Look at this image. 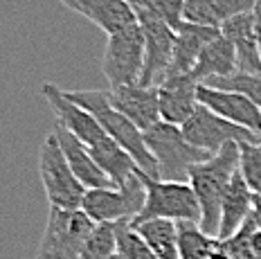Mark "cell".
<instances>
[{
  "instance_id": "6da1fadb",
  "label": "cell",
  "mask_w": 261,
  "mask_h": 259,
  "mask_svg": "<svg viewBox=\"0 0 261 259\" xmlns=\"http://www.w3.org/2000/svg\"><path fill=\"white\" fill-rule=\"evenodd\" d=\"M239 169V142H227L207 160L189 169V185L200 205V228L216 237L221 221V201Z\"/></svg>"
},
{
  "instance_id": "7a4b0ae2",
  "label": "cell",
  "mask_w": 261,
  "mask_h": 259,
  "mask_svg": "<svg viewBox=\"0 0 261 259\" xmlns=\"http://www.w3.org/2000/svg\"><path fill=\"white\" fill-rule=\"evenodd\" d=\"M63 93L68 99H72L74 104H79L81 109L90 111L97 117V122L108 136L133 156L140 171H144L151 178H158V163L144 142V131H140L126 115H122L111 104L108 90H63Z\"/></svg>"
},
{
  "instance_id": "3957f363",
  "label": "cell",
  "mask_w": 261,
  "mask_h": 259,
  "mask_svg": "<svg viewBox=\"0 0 261 259\" xmlns=\"http://www.w3.org/2000/svg\"><path fill=\"white\" fill-rule=\"evenodd\" d=\"M144 142L158 163V178L162 180H189V169L207 160V151L194 147L182 136V128L160 120L144 131Z\"/></svg>"
},
{
  "instance_id": "277c9868",
  "label": "cell",
  "mask_w": 261,
  "mask_h": 259,
  "mask_svg": "<svg viewBox=\"0 0 261 259\" xmlns=\"http://www.w3.org/2000/svg\"><path fill=\"white\" fill-rule=\"evenodd\" d=\"M39 174H41L45 196L52 208L81 210V203H84V196L88 190L81 185V180L74 176V171L70 169L68 158H65L54 131L41 142Z\"/></svg>"
},
{
  "instance_id": "5b68a950",
  "label": "cell",
  "mask_w": 261,
  "mask_h": 259,
  "mask_svg": "<svg viewBox=\"0 0 261 259\" xmlns=\"http://www.w3.org/2000/svg\"><path fill=\"white\" fill-rule=\"evenodd\" d=\"M144 183V205L135 221L146 219H169V221H198L200 223V205L192 190V185L185 180H162L151 178L140 171Z\"/></svg>"
},
{
  "instance_id": "8992f818",
  "label": "cell",
  "mask_w": 261,
  "mask_h": 259,
  "mask_svg": "<svg viewBox=\"0 0 261 259\" xmlns=\"http://www.w3.org/2000/svg\"><path fill=\"white\" fill-rule=\"evenodd\" d=\"M95 225L84 210H61L50 205L36 259H77Z\"/></svg>"
},
{
  "instance_id": "52a82bcc",
  "label": "cell",
  "mask_w": 261,
  "mask_h": 259,
  "mask_svg": "<svg viewBox=\"0 0 261 259\" xmlns=\"http://www.w3.org/2000/svg\"><path fill=\"white\" fill-rule=\"evenodd\" d=\"M144 183L140 176V169L128 178L124 185L111 187H95L88 190L81 203L88 217L95 223H119V221H133L140 214L144 205Z\"/></svg>"
},
{
  "instance_id": "ba28073f",
  "label": "cell",
  "mask_w": 261,
  "mask_h": 259,
  "mask_svg": "<svg viewBox=\"0 0 261 259\" xmlns=\"http://www.w3.org/2000/svg\"><path fill=\"white\" fill-rule=\"evenodd\" d=\"M101 72L111 88L140 84L144 72V34L138 23L108 34Z\"/></svg>"
},
{
  "instance_id": "9c48e42d",
  "label": "cell",
  "mask_w": 261,
  "mask_h": 259,
  "mask_svg": "<svg viewBox=\"0 0 261 259\" xmlns=\"http://www.w3.org/2000/svg\"><path fill=\"white\" fill-rule=\"evenodd\" d=\"M182 136L194 144V147L216 153L227 142H261V133L250 131L241 124L227 122L225 117L216 115L207 106L198 104L194 113L182 122Z\"/></svg>"
},
{
  "instance_id": "30bf717a",
  "label": "cell",
  "mask_w": 261,
  "mask_h": 259,
  "mask_svg": "<svg viewBox=\"0 0 261 259\" xmlns=\"http://www.w3.org/2000/svg\"><path fill=\"white\" fill-rule=\"evenodd\" d=\"M138 25L144 34V72L140 84L158 86L169 70L176 45V30L153 16H138Z\"/></svg>"
},
{
  "instance_id": "8fae6325",
  "label": "cell",
  "mask_w": 261,
  "mask_h": 259,
  "mask_svg": "<svg viewBox=\"0 0 261 259\" xmlns=\"http://www.w3.org/2000/svg\"><path fill=\"white\" fill-rule=\"evenodd\" d=\"M41 93L47 99L50 109L54 111L59 124L68 128L70 133H74V136H77L81 142L86 144V147H92V144H97L99 140H104L108 136L104 128H101V124L97 122V117L92 115L90 111L81 109L79 104H74L72 99H68V97H65L61 86L43 84Z\"/></svg>"
},
{
  "instance_id": "7c38bea8",
  "label": "cell",
  "mask_w": 261,
  "mask_h": 259,
  "mask_svg": "<svg viewBox=\"0 0 261 259\" xmlns=\"http://www.w3.org/2000/svg\"><path fill=\"white\" fill-rule=\"evenodd\" d=\"M155 88L160 117L169 124L182 126V122L198 106V82L194 79V74H169Z\"/></svg>"
},
{
  "instance_id": "4fadbf2b",
  "label": "cell",
  "mask_w": 261,
  "mask_h": 259,
  "mask_svg": "<svg viewBox=\"0 0 261 259\" xmlns=\"http://www.w3.org/2000/svg\"><path fill=\"white\" fill-rule=\"evenodd\" d=\"M108 97H111V104L122 115H126L140 131H146L162 120L155 86H115V88H108Z\"/></svg>"
},
{
  "instance_id": "5bb4252c",
  "label": "cell",
  "mask_w": 261,
  "mask_h": 259,
  "mask_svg": "<svg viewBox=\"0 0 261 259\" xmlns=\"http://www.w3.org/2000/svg\"><path fill=\"white\" fill-rule=\"evenodd\" d=\"M198 104L207 106L210 111L225 117L227 122L241 124L250 131L261 133V109L241 93L198 84Z\"/></svg>"
},
{
  "instance_id": "9a60e30c",
  "label": "cell",
  "mask_w": 261,
  "mask_h": 259,
  "mask_svg": "<svg viewBox=\"0 0 261 259\" xmlns=\"http://www.w3.org/2000/svg\"><path fill=\"white\" fill-rule=\"evenodd\" d=\"M59 3L95 23L101 32H106V36L138 23L133 7L126 0H59Z\"/></svg>"
},
{
  "instance_id": "2e32d148",
  "label": "cell",
  "mask_w": 261,
  "mask_h": 259,
  "mask_svg": "<svg viewBox=\"0 0 261 259\" xmlns=\"http://www.w3.org/2000/svg\"><path fill=\"white\" fill-rule=\"evenodd\" d=\"M54 133H57L59 138V144H61L65 158H68V165L70 169L74 171V176L81 180V185L86 187V190H95V187H111V178H108L104 171H101V167L95 163V158H92L90 149L86 147L81 140L74 136V133H70L65 126L61 124H54Z\"/></svg>"
},
{
  "instance_id": "e0dca14e",
  "label": "cell",
  "mask_w": 261,
  "mask_h": 259,
  "mask_svg": "<svg viewBox=\"0 0 261 259\" xmlns=\"http://www.w3.org/2000/svg\"><path fill=\"white\" fill-rule=\"evenodd\" d=\"M221 34H225L234 45L237 70L239 72H261V52L254 36V14L252 9L227 18L221 25Z\"/></svg>"
},
{
  "instance_id": "ac0fdd59",
  "label": "cell",
  "mask_w": 261,
  "mask_h": 259,
  "mask_svg": "<svg viewBox=\"0 0 261 259\" xmlns=\"http://www.w3.org/2000/svg\"><path fill=\"white\" fill-rule=\"evenodd\" d=\"M221 30L219 28H207V25H196V23H185L176 30V45H173V57L169 63L165 77L169 74H187L192 72L196 61H198L200 52L207 43L219 36Z\"/></svg>"
},
{
  "instance_id": "d6986e66",
  "label": "cell",
  "mask_w": 261,
  "mask_h": 259,
  "mask_svg": "<svg viewBox=\"0 0 261 259\" xmlns=\"http://www.w3.org/2000/svg\"><path fill=\"white\" fill-rule=\"evenodd\" d=\"M252 201H254V192L248 187V183L243 180V176L237 169L221 201V221H219V232H216L219 241L232 237L246 223V219L250 217V210H252Z\"/></svg>"
},
{
  "instance_id": "ffe728a7",
  "label": "cell",
  "mask_w": 261,
  "mask_h": 259,
  "mask_svg": "<svg viewBox=\"0 0 261 259\" xmlns=\"http://www.w3.org/2000/svg\"><path fill=\"white\" fill-rule=\"evenodd\" d=\"M232 72H237L234 45H232V41L225 34H219L203 47L192 74L196 82L203 84L212 77H227Z\"/></svg>"
},
{
  "instance_id": "44dd1931",
  "label": "cell",
  "mask_w": 261,
  "mask_h": 259,
  "mask_svg": "<svg viewBox=\"0 0 261 259\" xmlns=\"http://www.w3.org/2000/svg\"><path fill=\"white\" fill-rule=\"evenodd\" d=\"M185 3V20L207 28H221L227 18L250 9L257 0H182Z\"/></svg>"
},
{
  "instance_id": "7402d4cb",
  "label": "cell",
  "mask_w": 261,
  "mask_h": 259,
  "mask_svg": "<svg viewBox=\"0 0 261 259\" xmlns=\"http://www.w3.org/2000/svg\"><path fill=\"white\" fill-rule=\"evenodd\" d=\"M88 149H90L92 158H95V163L101 167V171L111 178V183L115 187L124 185L135 174V169H138L133 156L122 144H117L111 136H106L104 140H99V142L92 144Z\"/></svg>"
},
{
  "instance_id": "603a6c76",
  "label": "cell",
  "mask_w": 261,
  "mask_h": 259,
  "mask_svg": "<svg viewBox=\"0 0 261 259\" xmlns=\"http://www.w3.org/2000/svg\"><path fill=\"white\" fill-rule=\"evenodd\" d=\"M133 223V221H130ZM133 228L149 244L158 259H180L178 255V223L169 219L135 221Z\"/></svg>"
},
{
  "instance_id": "cb8c5ba5",
  "label": "cell",
  "mask_w": 261,
  "mask_h": 259,
  "mask_svg": "<svg viewBox=\"0 0 261 259\" xmlns=\"http://www.w3.org/2000/svg\"><path fill=\"white\" fill-rule=\"evenodd\" d=\"M219 248V237L205 232L198 221H178V255L180 259H210Z\"/></svg>"
},
{
  "instance_id": "d4e9b609",
  "label": "cell",
  "mask_w": 261,
  "mask_h": 259,
  "mask_svg": "<svg viewBox=\"0 0 261 259\" xmlns=\"http://www.w3.org/2000/svg\"><path fill=\"white\" fill-rule=\"evenodd\" d=\"M133 7L135 18L138 16H153L165 20L173 30L185 23V3L182 0H126Z\"/></svg>"
},
{
  "instance_id": "484cf974",
  "label": "cell",
  "mask_w": 261,
  "mask_h": 259,
  "mask_svg": "<svg viewBox=\"0 0 261 259\" xmlns=\"http://www.w3.org/2000/svg\"><path fill=\"white\" fill-rule=\"evenodd\" d=\"M115 252L122 259H158L130 221L115 223Z\"/></svg>"
},
{
  "instance_id": "4316f807",
  "label": "cell",
  "mask_w": 261,
  "mask_h": 259,
  "mask_svg": "<svg viewBox=\"0 0 261 259\" xmlns=\"http://www.w3.org/2000/svg\"><path fill=\"white\" fill-rule=\"evenodd\" d=\"M203 84L212 86V88H225L241 93L261 109V72H239L237 70V72L227 74V77H212Z\"/></svg>"
},
{
  "instance_id": "83f0119b",
  "label": "cell",
  "mask_w": 261,
  "mask_h": 259,
  "mask_svg": "<svg viewBox=\"0 0 261 259\" xmlns=\"http://www.w3.org/2000/svg\"><path fill=\"white\" fill-rule=\"evenodd\" d=\"M115 255V223H97L77 259H108Z\"/></svg>"
},
{
  "instance_id": "f1b7e54d",
  "label": "cell",
  "mask_w": 261,
  "mask_h": 259,
  "mask_svg": "<svg viewBox=\"0 0 261 259\" xmlns=\"http://www.w3.org/2000/svg\"><path fill=\"white\" fill-rule=\"evenodd\" d=\"M239 174L254 194H261V142H239Z\"/></svg>"
},
{
  "instance_id": "f546056e",
  "label": "cell",
  "mask_w": 261,
  "mask_h": 259,
  "mask_svg": "<svg viewBox=\"0 0 261 259\" xmlns=\"http://www.w3.org/2000/svg\"><path fill=\"white\" fill-rule=\"evenodd\" d=\"M250 219L257 225V230H261V194H254L252 201V210H250Z\"/></svg>"
},
{
  "instance_id": "4dcf8cb0",
  "label": "cell",
  "mask_w": 261,
  "mask_h": 259,
  "mask_svg": "<svg viewBox=\"0 0 261 259\" xmlns=\"http://www.w3.org/2000/svg\"><path fill=\"white\" fill-rule=\"evenodd\" d=\"M252 14H254V36H257L259 52H261V0H257V5L252 7Z\"/></svg>"
},
{
  "instance_id": "1f68e13d",
  "label": "cell",
  "mask_w": 261,
  "mask_h": 259,
  "mask_svg": "<svg viewBox=\"0 0 261 259\" xmlns=\"http://www.w3.org/2000/svg\"><path fill=\"white\" fill-rule=\"evenodd\" d=\"M210 259H232V257L227 255V252L223 250V248H219V250H216V252H214V255H212Z\"/></svg>"
},
{
  "instance_id": "d6a6232c",
  "label": "cell",
  "mask_w": 261,
  "mask_h": 259,
  "mask_svg": "<svg viewBox=\"0 0 261 259\" xmlns=\"http://www.w3.org/2000/svg\"><path fill=\"white\" fill-rule=\"evenodd\" d=\"M108 259H122V257H119V255H117V252H115V255H111V257H108Z\"/></svg>"
}]
</instances>
